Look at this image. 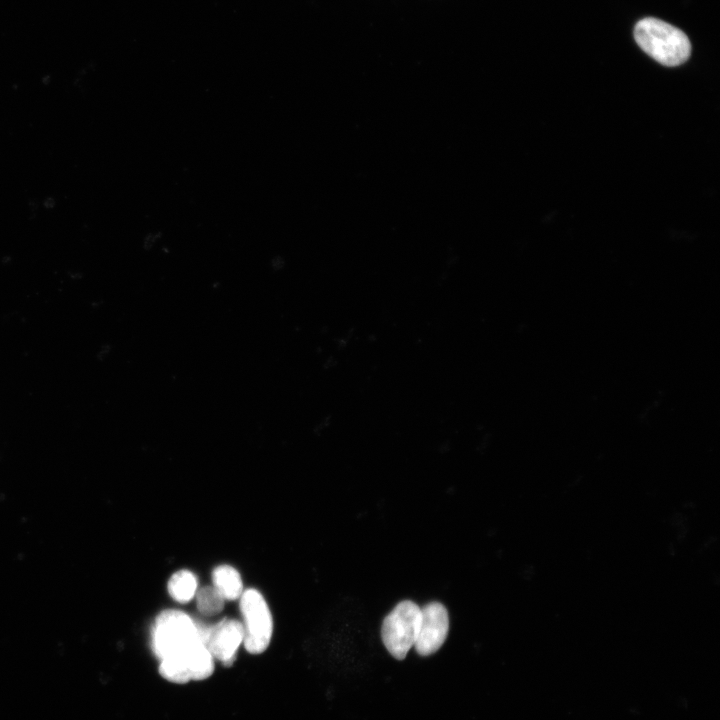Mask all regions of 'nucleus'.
Returning <instances> with one entry per match:
<instances>
[{
    "mask_svg": "<svg viewBox=\"0 0 720 720\" xmlns=\"http://www.w3.org/2000/svg\"><path fill=\"white\" fill-rule=\"evenodd\" d=\"M208 628L179 610H164L156 617L152 649L160 660L159 671L165 678L177 683L193 679L209 656L206 646Z\"/></svg>",
    "mask_w": 720,
    "mask_h": 720,
    "instance_id": "f257e3e1",
    "label": "nucleus"
},
{
    "mask_svg": "<svg viewBox=\"0 0 720 720\" xmlns=\"http://www.w3.org/2000/svg\"><path fill=\"white\" fill-rule=\"evenodd\" d=\"M638 46L664 66L674 67L689 59L691 43L686 34L662 20L647 17L634 28Z\"/></svg>",
    "mask_w": 720,
    "mask_h": 720,
    "instance_id": "f03ea898",
    "label": "nucleus"
},
{
    "mask_svg": "<svg viewBox=\"0 0 720 720\" xmlns=\"http://www.w3.org/2000/svg\"><path fill=\"white\" fill-rule=\"evenodd\" d=\"M421 619V608L410 600L398 603L384 618L381 638L388 652L402 660L414 647Z\"/></svg>",
    "mask_w": 720,
    "mask_h": 720,
    "instance_id": "7ed1b4c3",
    "label": "nucleus"
},
{
    "mask_svg": "<svg viewBox=\"0 0 720 720\" xmlns=\"http://www.w3.org/2000/svg\"><path fill=\"white\" fill-rule=\"evenodd\" d=\"M239 599L244 620V647L251 654H261L272 638L273 621L269 606L256 589L243 591Z\"/></svg>",
    "mask_w": 720,
    "mask_h": 720,
    "instance_id": "20e7f679",
    "label": "nucleus"
},
{
    "mask_svg": "<svg viewBox=\"0 0 720 720\" xmlns=\"http://www.w3.org/2000/svg\"><path fill=\"white\" fill-rule=\"evenodd\" d=\"M449 630V617L445 606L430 602L421 608V619L414 648L422 656L435 653L444 643Z\"/></svg>",
    "mask_w": 720,
    "mask_h": 720,
    "instance_id": "39448f33",
    "label": "nucleus"
},
{
    "mask_svg": "<svg viewBox=\"0 0 720 720\" xmlns=\"http://www.w3.org/2000/svg\"><path fill=\"white\" fill-rule=\"evenodd\" d=\"M243 639L242 623L235 619H222L208 628L206 646L214 659L224 665H231Z\"/></svg>",
    "mask_w": 720,
    "mask_h": 720,
    "instance_id": "423d86ee",
    "label": "nucleus"
},
{
    "mask_svg": "<svg viewBox=\"0 0 720 720\" xmlns=\"http://www.w3.org/2000/svg\"><path fill=\"white\" fill-rule=\"evenodd\" d=\"M212 582L225 600H237L243 593L241 576L232 566L220 565L214 568Z\"/></svg>",
    "mask_w": 720,
    "mask_h": 720,
    "instance_id": "0eeeda50",
    "label": "nucleus"
},
{
    "mask_svg": "<svg viewBox=\"0 0 720 720\" xmlns=\"http://www.w3.org/2000/svg\"><path fill=\"white\" fill-rule=\"evenodd\" d=\"M168 593L177 602H189L197 592V579L188 570L174 573L168 581Z\"/></svg>",
    "mask_w": 720,
    "mask_h": 720,
    "instance_id": "6e6552de",
    "label": "nucleus"
},
{
    "mask_svg": "<svg viewBox=\"0 0 720 720\" xmlns=\"http://www.w3.org/2000/svg\"><path fill=\"white\" fill-rule=\"evenodd\" d=\"M224 600L214 586H205L196 592L197 608L205 616L219 614L224 608Z\"/></svg>",
    "mask_w": 720,
    "mask_h": 720,
    "instance_id": "1a4fd4ad",
    "label": "nucleus"
}]
</instances>
